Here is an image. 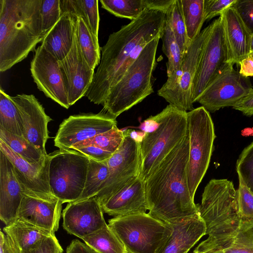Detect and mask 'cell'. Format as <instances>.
<instances>
[{"label": "cell", "mask_w": 253, "mask_h": 253, "mask_svg": "<svg viewBox=\"0 0 253 253\" xmlns=\"http://www.w3.org/2000/svg\"><path fill=\"white\" fill-rule=\"evenodd\" d=\"M165 25V13L146 9L138 18L110 34L101 48L100 63L85 96L93 103L103 105L110 90L146 45L154 38L162 37Z\"/></svg>", "instance_id": "cell-1"}, {"label": "cell", "mask_w": 253, "mask_h": 253, "mask_svg": "<svg viewBox=\"0 0 253 253\" xmlns=\"http://www.w3.org/2000/svg\"><path fill=\"white\" fill-rule=\"evenodd\" d=\"M188 131L181 142L144 180L149 213L168 223L185 220L199 213L187 181Z\"/></svg>", "instance_id": "cell-2"}, {"label": "cell", "mask_w": 253, "mask_h": 253, "mask_svg": "<svg viewBox=\"0 0 253 253\" xmlns=\"http://www.w3.org/2000/svg\"><path fill=\"white\" fill-rule=\"evenodd\" d=\"M199 213L204 220L208 238L193 253H218L228 247L249 220L240 215L237 192L232 181L211 179L205 186Z\"/></svg>", "instance_id": "cell-3"}, {"label": "cell", "mask_w": 253, "mask_h": 253, "mask_svg": "<svg viewBox=\"0 0 253 253\" xmlns=\"http://www.w3.org/2000/svg\"><path fill=\"white\" fill-rule=\"evenodd\" d=\"M41 0H0V71L25 59L42 42Z\"/></svg>", "instance_id": "cell-4"}, {"label": "cell", "mask_w": 253, "mask_h": 253, "mask_svg": "<svg viewBox=\"0 0 253 253\" xmlns=\"http://www.w3.org/2000/svg\"><path fill=\"white\" fill-rule=\"evenodd\" d=\"M161 36L154 38L142 50L121 80L110 90L103 111L116 118L154 92L152 83L157 66L156 52Z\"/></svg>", "instance_id": "cell-5"}, {"label": "cell", "mask_w": 253, "mask_h": 253, "mask_svg": "<svg viewBox=\"0 0 253 253\" xmlns=\"http://www.w3.org/2000/svg\"><path fill=\"white\" fill-rule=\"evenodd\" d=\"M187 113L169 104L154 116L159 125L155 131L146 133L140 143L142 165L139 176L143 180L187 134Z\"/></svg>", "instance_id": "cell-6"}, {"label": "cell", "mask_w": 253, "mask_h": 253, "mask_svg": "<svg viewBox=\"0 0 253 253\" xmlns=\"http://www.w3.org/2000/svg\"><path fill=\"white\" fill-rule=\"evenodd\" d=\"M108 222L127 253H156L172 232L170 224L146 212L115 216Z\"/></svg>", "instance_id": "cell-7"}, {"label": "cell", "mask_w": 253, "mask_h": 253, "mask_svg": "<svg viewBox=\"0 0 253 253\" xmlns=\"http://www.w3.org/2000/svg\"><path fill=\"white\" fill-rule=\"evenodd\" d=\"M189 140L187 181L191 196L197 189L208 169L216 135L210 112L201 106L187 113Z\"/></svg>", "instance_id": "cell-8"}, {"label": "cell", "mask_w": 253, "mask_h": 253, "mask_svg": "<svg viewBox=\"0 0 253 253\" xmlns=\"http://www.w3.org/2000/svg\"><path fill=\"white\" fill-rule=\"evenodd\" d=\"M48 155V181L52 194L63 204L76 201L85 186L89 159L73 149H59Z\"/></svg>", "instance_id": "cell-9"}, {"label": "cell", "mask_w": 253, "mask_h": 253, "mask_svg": "<svg viewBox=\"0 0 253 253\" xmlns=\"http://www.w3.org/2000/svg\"><path fill=\"white\" fill-rule=\"evenodd\" d=\"M212 28L211 23L202 30L185 50L181 67L173 76L168 78L158 90V95L169 104L179 110H192V90L201 56Z\"/></svg>", "instance_id": "cell-10"}, {"label": "cell", "mask_w": 253, "mask_h": 253, "mask_svg": "<svg viewBox=\"0 0 253 253\" xmlns=\"http://www.w3.org/2000/svg\"><path fill=\"white\" fill-rule=\"evenodd\" d=\"M123 141L107 160L108 178L96 197L101 205L110 197L139 176L142 165L140 143L124 130Z\"/></svg>", "instance_id": "cell-11"}, {"label": "cell", "mask_w": 253, "mask_h": 253, "mask_svg": "<svg viewBox=\"0 0 253 253\" xmlns=\"http://www.w3.org/2000/svg\"><path fill=\"white\" fill-rule=\"evenodd\" d=\"M253 88L249 78L242 76L233 64L227 63L196 102L209 112H214L225 107H233Z\"/></svg>", "instance_id": "cell-12"}, {"label": "cell", "mask_w": 253, "mask_h": 253, "mask_svg": "<svg viewBox=\"0 0 253 253\" xmlns=\"http://www.w3.org/2000/svg\"><path fill=\"white\" fill-rule=\"evenodd\" d=\"M211 25L193 82V103L227 63V46L220 17L214 20Z\"/></svg>", "instance_id": "cell-13"}, {"label": "cell", "mask_w": 253, "mask_h": 253, "mask_svg": "<svg viewBox=\"0 0 253 253\" xmlns=\"http://www.w3.org/2000/svg\"><path fill=\"white\" fill-rule=\"evenodd\" d=\"M117 124L115 117L103 110L98 114L70 116L60 125L54 146L60 150H70L74 145L108 131Z\"/></svg>", "instance_id": "cell-14"}, {"label": "cell", "mask_w": 253, "mask_h": 253, "mask_svg": "<svg viewBox=\"0 0 253 253\" xmlns=\"http://www.w3.org/2000/svg\"><path fill=\"white\" fill-rule=\"evenodd\" d=\"M35 50L30 71L38 88L46 97L68 109L70 106L59 60L41 45Z\"/></svg>", "instance_id": "cell-15"}, {"label": "cell", "mask_w": 253, "mask_h": 253, "mask_svg": "<svg viewBox=\"0 0 253 253\" xmlns=\"http://www.w3.org/2000/svg\"><path fill=\"white\" fill-rule=\"evenodd\" d=\"M0 150L11 162L16 177L25 194L45 200L57 199L52 194L49 185V155L44 163L32 165L14 152L0 139Z\"/></svg>", "instance_id": "cell-16"}, {"label": "cell", "mask_w": 253, "mask_h": 253, "mask_svg": "<svg viewBox=\"0 0 253 253\" xmlns=\"http://www.w3.org/2000/svg\"><path fill=\"white\" fill-rule=\"evenodd\" d=\"M22 119L23 137L44 156L48 154L45 144L49 138L48 124L51 119L33 94H20L11 96Z\"/></svg>", "instance_id": "cell-17"}, {"label": "cell", "mask_w": 253, "mask_h": 253, "mask_svg": "<svg viewBox=\"0 0 253 253\" xmlns=\"http://www.w3.org/2000/svg\"><path fill=\"white\" fill-rule=\"evenodd\" d=\"M103 213L96 196L69 203L62 212L63 227L82 239L107 225Z\"/></svg>", "instance_id": "cell-18"}, {"label": "cell", "mask_w": 253, "mask_h": 253, "mask_svg": "<svg viewBox=\"0 0 253 253\" xmlns=\"http://www.w3.org/2000/svg\"><path fill=\"white\" fill-rule=\"evenodd\" d=\"M59 61L65 80L68 103L71 106L85 96L95 73L82 53L76 30L71 50Z\"/></svg>", "instance_id": "cell-19"}, {"label": "cell", "mask_w": 253, "mask_h": 253, "mask_svg": "<svg viewBox=\"0 0 253 253\" xmlns=\"http://www.w3.org/2000/svg\"><path fill=\"white\" fill-rule=\"evenodd\" d=\"M24 194L11 162L0 150V219L5 225L17 218Z\"/></svg>", "instance_id": "cell-20"}, {"label": "cell", "mask_w": 253, "mask_h": 253, "mask_svg": "<svg viewBox=\"0 0 253 253\" xmlns=\"http://www.w3.org/2000/svg\"><path fill=\"white\" fill-rule=\"evenodd\" d=\"M101 205L104 212L114 217L146 213L148 207L144 180L138 176Z\"/></svg>", "instance_id": "cell-21"}, {"label": "cell", "mask_w": 253, "mask_h": 253, "mask_svg": "<svg viewBox=\"0 0 253 253\" xmlns=\"http://www.w3.org/2000/svg\"><path fill=\"white\" fill-rule=\"evenodd\" d=\"M62 204L58 199L45 200L24 194L17 218L55 233L58 229Z\"/></svg>", "instance_id": "cell-22"}, {"label": "cell", "mask_w": 253, "mask_h": 253, "mask_svg": "<svg viewBox=\"0 0 253 253\" xmlns=\"http://www.w3.org/2000/svg\"><path fill=\"white\" fill-rule=\"evenodd\" d=\"M227 49V63L239 65L250 52L251 34L231 6L220 15Z\"/></svg>", "instance_id": "cell-23"}, {"label": "cell", "mask_w": 253, "mask_h": 253, "mask_svg": "<svg viewBox=\"0 0 253 253\" xmlns=\"http://www.w3.org/2000/svg\"><path fill=\"white\" fill-rule=\"evenodd\" d=\"M169 224L172 228L171 233L156 253H187L206 235V225L199 213Z\"/></svg>", "instance_id": "cell-24"}, {"label": "cell", "mask_w": 253, "mask_h": 253, "mask_svg": "<svg viewBox=\"0 0 253 253\" xmlns=\"http://www.w3.org/2000/svg\"><path fill=\"white\" fill-rule=\"evenodd\" d=\"M76 18L67 12H62L56 23L44 35L41 46L58 60L69 53L73 44Z\"/></svg>", "instance_id": "cell-25"}, {"label": "cell", "mask_w": 253, "mask_h": 253, "mask_svg": "<svg viewBox=\"0 0 253 253\" xmlns=\"http://www.w3.org/2000/svg\"><path fill=\"white\" fill-rule=\"evenodd\" d=\"M17 246L21 253H24L46 237L55 233L35 225L22 218H17L3 228Z\"/></svg>", "instance_id": "cell-26"}, {"label": "cell", "mask_w": 253, "mask_h": 253, "mask_svg": "<svg viewBox=\"0 0 253 253\" xmlns=\"http://www.w3.org/2000/svg\"><path fill=\"white\" fill-rule=\"evenodd\" d=\"M61 12H67L84 20L94 36L98 39L99 14L97 0H60Z\"/></svg>", "instance_id": "cell-27"}, {"label": "cell", "mask_w": 253, "mask_h": 253, "mask_svg": "<svg viewBox=\"0 0 253 253\" xmlns=\"http://www.w3.org/2000/svg\"><path fill=\"white\" fill-rule=\"evenodd\" d=\"M75 18L76 33L81 50L88 64L94 70L101 59L98 39L94 36L82 17Z\"/></svg>", "instance_id": "cell-28"}, {"label": "cell", "mask_w": 253, "mask_h": 253, "mask_svg": "<svg viewBox=\"0 0 253 253\" xmlns=\"http://www.w3.org/2000/svg\"><path fill=\"white\" fill-rule=\"evenodd\" d=\"M82 240L97 253H127L123 244L108 224Z\"/></svg>", "instance_id": "cell-29"}, {"label": "cell", "mask_w": 253, "mask_h": 253, "mask_svg": "<svg viewBox=\"0 0 253 253\" xmlns=\"http://www.w3.org/2000/svg\"><path fill=\"white\" fill-rule=\"evenodd\" d=\"M0 139L14 152L32 165L44 163L48 154L44 156L23 137L13 134L0 127Z\"/></svg>", "instance_id": "cell-30"}, {"label": "cell", "mask_w": 253, "mask_h": 253, "mask_svg": "<svg viewBox=\"0 0 253 253\" xmlns=\"http://www.w3.org/2000/svg\"><path fill=\"white\" fill-rule=\"evenodd\" d=\"M0 127L17 136L23 137L20 114L11 96L0 89Z\"/></svg>", "instance_id": "cell-31"}, {"label": "cell", "mask_w": 253, "mask_h": 253, "mask_svg": "<svg viewBox=\"0 0 253 253\" xmlns=\"http://www.w3.org/2000/svg\"><path fill=\"white\" fill-rule=\"evenodd\" d=\"M187 36L190 42L200 33L205 20L204 0H181Z\"/></svg>", "instance_id": "cell-32"}, {"label": "cell", "mask_w": 253, "mask_h": 253, "mask_svg": "<svg viewBox=\"0 0 253 253\" xmlns=\"http://www.w3.org/2000/svg\"><path fill=\"white\" fill-rule=\"evenodd\" d=\"M100 2L101 7L110 13L131 21L148 9L147 0H101Z\"/></svg>", "instance_id": "cell-33"}, {"label": "cell", "mask_w": 253, "mask_h": 253, "mask_svg": "<svg viewBox=\"0 0 253 253\" xmlns=\"http://www.w3.org/2000/svg\"><path fill=\"white\" fill-rule=\"evenodd\" d=\"M109 169L107 161L97 162L89 159L85 186L82 195L77 201L96 196L108 178Z\"/></svg>", "instance_id": "cell-34"}, {"label": "cell", "mask_w": 253, "mask_h": 253, "mask_svg": "<svg viewBox=\"0 0 253 253\" xmlns=\"http://www.w3.org/2000/svg\"><path fill=\"white\" fill-rule=\"evenodd\" d=\"M161 39L163 42V51L168 58L166 64L167 76L170 78L180 69L184 54L181 51L172 30L166 23Z\"/></svg>", "instance_id": "cell-35"}, {"label": "cell", "mask_w": 253, "mask_h": 253, "mask_svg": "<svg viewBox=\"0 0 253 253\" xmlns=\"http://www.w3.org/2000/svg\"><path fill=\"white\" fill-rule=\"evenodd\" d=\"M166 23L172 30L184 54L191 42L188 39L183 15L181 0H174L166 13Z\"/></svg>", "instance_id": "cell-36"}, {"label": "cell", "mask_w": 253, "mask_h": 253, "mask_svg": "<svg viewBox=\"0 0 253 253\" xmlns=\"http://www.w3.org/2000/svg\"><path fill=\"white\" fill-rule=\"evenodd\" d=\"M124 138V131L115 126L108 131L74 145L71 149L76 150L84 146L91 145L113 154L121 145Z\"/></svg>", "instance_id": "cell-37"}, {"label": "cell", "mask_w": 253, "mask_h": 253, "mask_svg": "<svg viewBox=\"0 0 253 253\" xmlns=\"http://www.w3.org/2000/svg\"><path fill=\"white\" fill-rule=\"evenodd\" d=\"M218 253H253V221H247L230 245Z\"/></svg>", "instance_id": "cell-38"}, {"label": "cell", "mask_w": 253, "mask_h": 253, "mask_svg": "<svg viewBox=\"0 0 253 253\" xmlns=\"http://www.w3.org/2000/svg\"><path fill=\"white\" fill-rule=\"evenodd\" d=\"M236 170L239 178L253 193V142L240 155L236 163Z\"/></svg>", "instance_id": "cell-39"}, {"label": "cell", "mask_w": 253, "mask_h": 253, "mask_svg": "<svg viewBox=\"0 0 253 253\" xmlns=\"http://www.w3.org/2000/svg\"><path fill=\"white\" fill-rule=\"evenodd\" d=\"M60 0H41L40 18L43 37L61 16Z\"/></svg>", "instance_id": "cell-40"}, {"label": "cell", "mask_w": 253, "mask_h": 253, "mask_svg": "<svg viewBox=\"0 0 253 253\" xmlns=\"http://www.w3.org/2000/svg\"><path fill=\"white\" fill-rule=\"evenodd\" d=\"M239 179L237 192V202L241 216L245 219L253 220V193L243 181Z\"/></svg>", "instance_id": "cell-41"}, {"label": "cell", "mask_w": 253, "mask_h": 253, "mask_svg": "<svg viewBox=\"0 0 253 253\" xmlns=\"http://www.w3.org/2000/svg\"><path fill=\"white\" fill-rule=\"evenodd\" d=\"M252 34L253 33V0H236L232 5Z\"/></svg>", "instance_id": "cell-42"}, {"label": "cell", "mask_w": 253, "mask_h": 253, "mask_svg": "<svg viewBox=\"0 0 253 253\" xmlns=\"http://www.w3.org/2000/svg\"><path fill=\"white\" fill-rule=\"evenodd\" d=\"M63 252L62 248L55 234H53L43 239L35 246L22 253H63Z\"/></svg>", "instance_id": "cell-43"}, {"label": "cell", "mask_w": 253, "mask_h": 253, "mask_svg": "<svg viewBox=\"0 0 253 253\" xmlns=\"http://www.w3.org/2000/svg\"><path fill=\"white\" fill-rule=\"evenodd\" d=\"M236 0H204L205 20L209 21L232 6Z\"/></svg>", "instance_id": "cell-44"}, {"label": "cell", "mask_w": 253, "mask_h": 253, "mask_svg": "<svg viewBox=\"0 0 253 253\" xmlns=\"http://www.w3.org/2000/svg\"><path fill=\"white\" fill-rule=\"evenodd\" d=\"M247 116L253 115V88L241 98L233 107Z\"/></svg>", "instance_id": "cell-45"}, {"label": "cell", "mask_w": 253, "mask_h": 253, "mask_svg": "<svg viewBox=\"0 0 253 253\" xmlns=\"http://www.w3.org/2000/svg\"><path fill=\"white\" fill-rule=\"evenodd\" d=\"M240 66V74L243 77H253V51H251L242 60Z\"/></svg>", "instance_id": "cell-46"}, {"label": "cell", "mask_w": 253, "mask_h": 253, "mask_svg": "<svg viewBox=\"0 0 253 253\" xmlns=\"http://www.w3.org/2000/svg\"><path fill=\"white\" fill-rule=\"evenodd\" d=\"M66 253H97L86 244L78 239L73 240L66 249Z\"/></svg>", "instance_id": "cell-47"}, {"label": "cell", "mask_w": 253, "mask_h": 253, "mask_svg": "<svg viewBox=\"0 0 253 253\" xmlns=\"http://www.w3.org/2000/svg\"><path fill=\"white\" fill-rule=\"evenodd\" d=\"M174 0H147L148 9L167 13Z\"/></svg>", "instance_id": "cell-48"}, {"label": "cell", "mask_w": 253, "mask_h": 253, "mask_svg": "<svg viewBox=\"0 0 253 253\" xmlns=\"http://www.w3.org/2000/svg\"><path fill=\"white\" fill-rule=\"evenodd\" d=\"M159 125V123L154 116H151L140 124L139 128L145 133H150L155 131Z\"/></svg>", "instance_id": "cell-49"}, {"label": "cell", "mask_w": 253, "mask_h": 253, "mask_svg": "<svg viewBox=\"0 0 253 253\" xmlns=\"http://www.w3.org/2000/svg\"><path fill=\"white\" fill-rule=\"evenodd\" d=\"M4 246L5 253H20L19 249L10 237L5 234Z\"/></svg>", "instance_id": "cell-50"}, {"label": "cell", "mask_w": 253, "mask_h": 253, "mask_svg": "<svg viewBox=\"0 0 253 253\" xmlns=\"http://www.w3.org/2000/svg\"><path fill=\"white\" fill-rule=\"evenodd\" d=\"M131 137L138 142L141 143L146 133L142 131H135L131 129H127Z\"/></svg>", "instance_id": "cell-51"}, {"label": "cell", "mask_w": 253, "mask_h": 253, "mask_svg": "<svg viewBox=\"0 0 253 253\" xmlns=\"http://www.w3.org/2000/svg\"><path fill=\"white\" fill-rule=\"evenodd\" d=\"M5 234L1 231L0 232V253H5Z\"/></svg>", "instance_id": "cell-52"}, {"label": "cell", "mask_w": 253, "mask_h": 253, "mask_svg": "<svg viewBox=\"0 0 253 253\" xmlns=\"http://www.w3.org/2000/svg\"><path fill=\"white\" fill-rule=\"evenodd\" d=\"M253 51V33L251 34L250 39V52Z\"/></svg>", "instance_id": "cell-53"}]
</instances>
